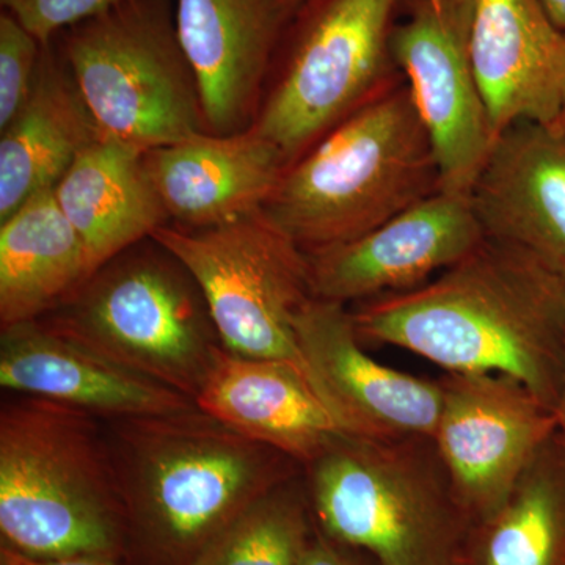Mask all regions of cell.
I'll list each match as a JSON object with an SVG mask.
<instances>
[{"mask_svg": "<svg viewBox=\"0 0 565 565\" xmlns=\"http://www.w3.org/2000/svg\"><path fill=\"white\" fill-rule=\"evenodd\" d=\"M145 163L170 223L192 230L263 211L288 167L277 145L255 128L152 148Z\"/></svg>", "mask_w": 565, "mask_h": 565, "instance_id": "ac0fdd59", "label": "cell"}, {"mask_svg": "<svg viewBox=\"0 0 565 565\" xmlns=\"http://www.w3.org/2000/svg\"><path fill=\"white\" fill-rule=\"evenodd\" d=\"M44 44L13 14L0 13V129L18 114L35 85Z\"/></svg>", "mask_w": 565, "mask_h": 565, "instance_id": "d4e9b609", "label": "cell"}, {"mask_svg": "<svg viewBox=\"0 0 565 565\" xmlns=\"http://www.w3.org/2000/svg\"><path fill=\"white\" fill-rule=\"evenodd\" d=\"M476 565H565V444L546 441L493 514L479 520Z\"/></svg>", "mask_w": 565, "mask_h": 565, "instance_id": "603a6c76", "label": "cell"}, {"mask_svg": "<svg viewBox=\"0 0 565 565\" xmlns=\"http://www.w3.org/2000/svg\"><path fill=\"white\" fill-rule=\"evenodd\" d=\"M0 563L2 565H118L115 561L98 559V557H73V559L61 561H40L32 557L22 556L9 546H2L0 553Z\"/></svg>", "mask_w": 565, "mask_h": 565, "instance_id": "83f0119b", "label": "cell"}, {"mask_svg": "<svg viewBox=\"0 0 565 565\" xmlns=\"http://www.w3.org/2000/svg\"><path fill=\"white\" fill-rule=\"evenodd\" d=\"M555 415H556V419H557V429H559L561 434H565V348H564L563 379H561L559 396H557Z\"/></svg>", "mask_w": 565, "mask_h": 565, "instance_id": "f546056e", "label": "cell"}, {"mask_svg": "<svg viewBox=\"0 0 565 565\" xmlns=\"http://www.w3.org/2000/svg\"><path fill=\"white\" fill-rule=\"evenodd\" d=\"M145 152L99 136L54 188L58 206L85 245L93 273L170 223L148 174Z\"/></svg>", "mask_w": 565, "mask_h": 565, "instance_id": "ffe728a7", "label": "cell"}, {"mask_svg": "<svg viewBox=\"0 0 565 565\" xmlns=\"http://www.w3.org/2000/svg\"><path fill=\"white\" fill-rule=\"evenodd\" d=\"M118 0H0L9 11L43 44L103 13Z\"/></svg>", "mask_w": 565, "mask_h": 565, "instance_id": "484cf974", "label": "cell"}, {"mask_svg": "<svg viewBox=\"0 0 565 565\" xmlns=\"http://www.w3.org/2000/svg\"><path fill=\"white\" fill-rule=\"evenodd\" d=\"M303 2H305V0H303Z\"/></svg>", "mask_w": 565, "mask_h": 565, "instance_id": "836d02e7", "label": "cell"}, {"mask_svg": "<svg viewBox=\"0 0 565 565\" xmlns=\"http://www.w3.org/2000/svg\"><path fill=\"white\" fill-rule=\"evenodd\" d=\"M303 0H174V22L207 132L253 128L286 33Z\"/></svg>", "mask_w": 565, "mask_h": 565, "instance_id": "5bb4252c", "label": "cell"}, {"mask_svg": "<svg viewBox=\"0 0 565 565\" xmlns=\"http://www.w3.org/2000/svg\"><path fill=\"white\" fill-rule=\"evenodd\" d=\"M470 51L497 136L520 121H556L565 35L541 0H471Z\"/></svg>", "mask_w": 565, "mask_h": 565, "instance_id": "e0dca14e", "label": "cell"}, {"mask_svg": "<svg viewBox=\"0 0 565 565\" xmlns=\"http://www.w3.org/2000/svg\"><path fill=\"white\" fill-rule=\"evenodd\" d=\"M0 531L40 561H115L128 523L103 419L43 397L0 407Z\"/></svg>", "mask_w": 565, "mask_h": 565, "instance_id": "3957f363", "label": "cell"}, {"mask_svg": "<svg viewBox=\"0 0 565 565\" xmlns=\"http://www.w3.org/2000/svg\"><path fill=\"white\" fill-rule=\"evenodd\" d=\"M305 2H307V0H305Z\"/></svg>", "mask_w": 565, "mask_h": 565, "instance_id": "d6a6232c", "label": "cell"}, {"mask_svg": "<svg viewBox=\"0 0 565 565\" xmlns=\"http://www.w3.org/2000/svg\"><path fill=\"white\" fill-rule=\"evenodd\" d=\"M41 322L193 401L225 349L195 278L151 237L103 264Z\"/></svg>", "mask_w": 565, "mask_h": 565, "instance_id": "8992f818", "label": "cell"}, {"mask_svg": "<svg viewBox=\"0 0 565 565\" xmlns=\"http://www.w3.org/2000/svg\"><path fill=\"white\" fill-rule=\"evenodd\" d=\"M0 385L103 419L173 414L195 401L110 362L41 321L0 329Z\"/></svg>", "mask_w": 565, "mask_h": 565, "instance_id": "9a60e30c", "label": "cell"}, {"mask_svg": "<svg viewBox=\"0 0 565 565\" xmlns=\"http://www.w3.org/2000/svg\"><path fill=\"white\" fill-rule=\"evenodd\" d=\"M561 437H563V440H564V444H565V434H561Z\"/></svg>", "mask_w": 565, "mask_h": 565, "instance_id": "1f68e13d", "label": "cell"}, {"mask_svg": "<svg viewBox=\"0 0 565 565\" xmlns=\"http://www.w3.org/2000/svg\"><path fill=\"white\" fill-rule=\"evenodd\" d=\"M62 35L63 58L102 136L148 151L207 132L169 0H118Z\"/></svg>", "mask_w": 565, "mask_h": 565, "instance_id": "52a82bcc", "label": "cell"}, {"mask_svg": "<svg viewBox=\"0 0 565 565\" xmlns=\"http://www.w3.org/2000/svg\"><path fill=\"white\" fill-rule=\"evenodd\" d=\"M303 481L311 514L334 544L379 565L451 564L468 515L433 438L338 434L303 467Z\"/></svg>", "mask_w": 565, "mask_h": 565, "instance_id": "5b68a950", "label": "cell"}, {"mask_svg": "<svg viewBox=\"0 0 565 565\" xmlns=\"http://www.w3.org/2000/svg\"><path fill=\"white\" fill-rule=\"evenodd\" d=\"M79 234L54 189L0 221V327L41 321L92 277Z\"/></svg>", "mask_w": 565, "mask_h": 565, "instance_id": "7402d4cb", "label": "cell"}, {"mask_svg": "<svg viewBox=\"0 0 565 565\" xmlns=\"http://www.w3.org/2000/svg\"><path fill=\"white\" fill-rule=\"evenodd\" d=\"M303 471L241 512L189 565H299L310 544Z\"/></svg>", "mask_w": 565, "mask_h": 565, "instance_id": "cb8c5ba5", "label": "cell"}, {"mask_svg": "<svg viewBox=\"0 0 565 565\" xmlns=\"http://www.w3.org/2000/svg\"><path fill=\"white\" fill-rule=\"evenodd\" d=\"M403 0H307L286 33L253 128L291 166L323 136L404 79L392 32ZM275 61V62H277Z\"/></svg>", "mask_w": 565, "mask_h": 565, "instance_id": "ba28073f", "label": "cell"}, {"mask_svg": "<svg viewBox=\"0 0 565 565\" xmlns=\"http://www.w3.org/2000/svg\"><path fill=\"white\" fill-rule=\"evenodd\" d=\"M151 239L195 278L226 351L303 371L296 321L315 297L310 256L264 211L211 228L167 223Z\"/></svg>", "mask_w": 565, "mask_h": 565, "instance_id": "9c48e42d", "label": "cell"}, {"mask_svg": "<svg viewBox=\"0 0 565 565\" xmlns=\"http://www.w3.org/2000/svg\"><path fill=\"white\" fill-rule=\"evenodd\" d=\"M360 340L429 360L446 374H504L555 411L563 379L565 278L514 245L487 239L411 291L352 311Z\"/></svg>", "mask_w": 565, "mask_h": 565, "instance_id": "6da1fadb", "label": "cell"}, {"mask_svg": "<svg viewBox=\"0 0 565 565\" xmlns=\"http://www.w3.org/2000/svg\"><path fill=\"white\" fill-rule=\"evenodd\" d=\"M489 239L530 253L565 278V136L520 121L498 136L470 192Z\"/></svg>", "mask_w": 565, "mask_h": 565, "instance_id": "2e32d148", "label": "cell"}, {"mask_svg": "<svg viewBox=\"0 0 565 565\" xmlns=\"http://www.w3.org/2000/svg\"><path fill=\"white\" fill-rule=\"evenodd\" d=\"M296 340L305 375L341 434L373 440L434 437L440 382L394 370L364 352L348 305L308 300L296 321Z\"/></svg>", "mask_w": 565, "mask_h": 565, "instance_id": "7c38bea8", "label": "cell"}, {"mask_svg": "<svg viewBox=\"0 0 565 565\" xmlns=\"http://www.w3.org/2000/svg\"><path fill=\"white\" fill-rule=\"evenodd\" d=\"M553 128L565 136V95L563 106H561L559 115H557L556 121L553 122Z\"/></svg>", "mask_w": 565, "mask_h": 565, "instance_id": "4dcf8cb0", "label": "cell"}, {"mask_svg": "<svg viewBox=\"0 0 565 565\" xmlns=\"http://www.w3.org/2000/svg\"><path fill=\"white\" fill-rule=\"evenodd\" d=\"M486 239L470 195L435 192L359 239L308 255L315 297L348 305L411 291Z\"/></svg>", "mask_w": 565, "mask_h": 565, "instance_id": "4fadbf2b", "label": "cell"}, {"mask_svg": "<svg viewBox=\"0 0 565 565\" xmlns=\"http://www.w3.org/2000/svg\"><path fill=\"white\" fill-rule=\"evenodd\" d=\"M299 565H359L341 552L327 535H315L305 548Z\"/></svg>", "mask_w": 565, "mask_h": 565, "instance_id": "4316f807", "label": "cell"}, {"mask_svg": "<svg viewBox=\"0 0 565 565\" xmlns=\"http://www.w3.org/2000/svg\"><path fill=\"white\" fill-rule=\"evenodd\" d=\"M433 437L468 519L482 520L508 500L550 438L555 411L504 374H446Z\"/></svg>", "mask_w": 565, "mask_h": 565, "instance_id": "8fae6325", "label": "cell"}, {"mask_svg": "<svg viewBox=\"0 0 565 565\" xmlns=\"http://www.w3.org/2000/svg\"><path fill=\"white\" fill-rule=\"evenodd\" d=\"M471 0H405L392 32L440 172L441 191L470 195L498 136L470 51Z\"/></svg>", "mask_w": 565, "mask_h": 565, "instance_id": "30bf717a", "label": "cell"}, {"mask_svg": "<svg viewBox=\"0 0 565 565\" xmlns=\"http://www.w3.org/2000/svg\"><path fill=\"white\" fill-rule=\"evenodd\" d=\"M541 3L548 13L550 20L556 25L557 31L565 35V0H541Z\"/></svg>", "mask_w": 565, "mask_h": 565, "instance_id": "f1b7e54d", "label": "cell"}, {"mask_svg": "<svg viewBox=\"0 0 565 565\" xmlns=\"http://www.w3.org/2000/svg\"><path fill=\"white\" fill-rule=\"evenodd\" d=\"M438 191L433 145L403 79L286 167L263 211L311 255L359 239Z\"/></svg>", "mask_w": 565, "mask_h": 565, "instance_id": "277c9868", "label": "cell"}, {"mask_svg": "<svg viewBox=\"0 0 565 565\" xmlns=\"http://www.w3.org/2000/svg\"><path fill=\"white\" fill-rule=\"evenodd\" d=\"M54 41L43 46L28 103L0 129V221L36 193L54 189L102 136Z\"/></svg>", "mask_w": 565, "mask_h": 565, "instance_id": "44dd1931", "label": "cell"}, {"mask_svg": "<svg viewBox=\"0 0 565 565\" xmlns=\"http://www.w3.org/2000/svg\"><path fill=\"white\" fill-rule=\"evenodd\" d=\"M104 424L128 544L162 565L191 564L248 505L303 471L199 405Z\"/></svg>", "mask_w": 565, "mask_h": 565, "instance_id": "7a4b0ae2", "label": "cell"}, {"mask_svg": "<svg viewBox=\"0 0 565 565\" xmlns=\"http://www.w3.org/2000/svg\"><path fill=\"white\" fill-rule=\"evenodd\" d=\"M203 412L307 467L340 433L296 364L223 349L195 399Z\"/></svg>", "mask_w": 565, "mask_h": 565, "instance_id": "d6986e66", "label": "cell"}]
</instances>
